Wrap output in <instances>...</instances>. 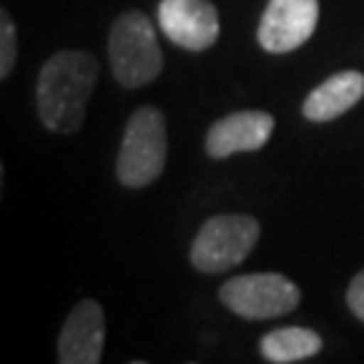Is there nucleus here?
<instances>
[{"instance_id": "nucleus-11", "label": "nucleus", "mask_w": 364, "mask_h": 364, "mask_svg": "<svg viewBox=\"0 0 364 364\" xmlns=\"http://www.w3.org/2000/svg\"><path fill=\"white\" fill-rule=\"evenodd\" d=\"M321 348H324L321 335H316L308 326H281L259 340L262 356L273 364L302 362V359L316 356Z\"/></svg>"}, {"instance_id": "nucleus-3", "label": "nucleus", "mask_w": 364, "mask_h": 364, "mask_svg": "<svg viewBox=\"0 0 364 364\" xmlns=\"http://www.w3.org/2000/svg\"><path fill=\"white\" fill-rule=\"evenodd\" d=\"M168 162V124L154 105H141L124 127L117 156V178L127 189H144L154 183Z\"/></svg>"}, {"instance_id": "nucleus-13", "label": "nucleus", "mask_w": 364, "mask_h": 364, "mask_svg": "<svg viewBox=\"0 0 364 364\" xmlns=\"http://www.w3.org/2000/svg\"><path fill=\"white\" fill-rule=\"evenodd\" d=\"M346 302H348V308H351L353 316H356L359 321H364V270H359V273L351 278L348 291H346Z\"/></svg>"}, {"instance_id": "nucleus-5", "label": "nucleus", "mask_w": 364, "mask_h": 364, "mask_svg": "<svg viewBox=\"0 0 364 364\" xmlns=\"http://www.w3.org/2000/svg\"><path fill=\"white\" fill-rule=\"evenodd\" d=\"M299 287L281 273H248L235 275L227 284H221L219 299L224 308L248 321L278 318L297 311Z\"/></svg>"}, {"instance_id": "nucleus-6", "label": "nucleus", "mask_w": 364, "mask_h": 364, "mask_svg": "<svg viewBox=\"0 0 364 364\" xmlns=\"http://www.w3.org/2000/svg\"><path fill=\"white\" fill-rule=\"evenodd\" d=\"M318 25V0H267L257 27L264 52L287 54L308 43Z\"/></svg>"}, {"instance_id": "nucleus-4", "label": "nucleus", "mask_w": 364, "mask_h": 364, "mask_svg": "<svg viewBox=\"0 0 364 364\" xmlns=\"http://www.w3.org/2000/svg\"><path fill=\"white\" fill-rule=\"evenodd\" d=\"M259 221L248 213H221L210 216L189 248L192 267L205 275L227 273L248 259L259 243Z\"/></svg>"}, {"instance_id": "nucleus-7", "label": "nucleus", "mask_w": 364, "mask_h": 364, "mask_svg": "<svg viewBox=\"0 0 364 364\" xmlns=\"http://www.w3.org/2000/svg\"><path fill=\"white\" fill-rule=\"evenodd\" d=\"M156 19L170 43L186 52H205L219 41V11L210 0H159Z\"/></svg>"}, {"instance_id": "nucleus-1", "label": "nucleus", "mask_w": 364, "mask_h": 364, "mask_svg": "<svg viewBox=\"0 0 364 364\" xmlns=\"http://www.w3.org/2000/svg\"><path fill=\"white\" fill-rule=\"evenodd\" d=\"M97 60L90 52H57L49 57L38 73L36 105L43 127L52 132H78L87 119L95 84H97Z\"/></svg>"}, {"instance_id": "nucleus-14", "label": "nucleus", "mask_w": 364, "mask_h": 364, "mask_svg": "<svg viewBox=\"0 0 364 364\" xmlns=\"http://www.w3.org/2000/svg\"><path fill=\"white\" fill-rule=\"evenodd\" d=\"M130 364H149V362H130Z\"/></svg>"}, {"instance_id": "nucleus-12", "label": "nucleus", "mask_w": 364, "mask_h": 364, "mask_svg": "<svg viewBox=\"0 0 364 364\" xmlns=\"http://www.w3.org/2000/svg\"><path fill=\"white\" fill-rule=\"evenodd\" d=\"M14 65H16V25L9 16V11H0V78L11 76Z\"/></svg>"}, {"instance_id": "nucleus-8", "label": "nucleus", "mask_w": 364, "mask_h": 364, "mask_svg": "<svg viewBox=\"0 0 364 364\" xmlns=\"http://www.w3.org/2000/svg\"><path fill=\"white\" fill-rule=\"evenodd\" d=\"M105 343V313L95 299H81L68 313L60 340L57 359L60 364H100Z\"/></svg>"}, {"instance_id": "nucleus-9", "label": "nucleus", "mask_w": 364, "mask_h": 364, "mask_svg": "<svg viewBox=\"0 0 364 364\" xmlns=\"http://www.w3.org/2000/svg\"><path fill=\"white\" fill-rule=\"evenodd\" d=\"M275 119L267 111H237L210 124L205 135V151L213 159H227L243 151H259L270 141Z\"/></svg>"}, {"instance_id": "nucleus-10", "label": "nucleus", "mask_w": 364, "mask_h": 364, "mask_svg": "<svg viewBox=\"0 0 364 364\" xmlns=\"http://www.w3.org/2000/svg\"><path fill=\"white\" fill-rule=\"evenodd\" d=\"M364 97V73L359 70H340L321 81L302 103V117L311 122H332L348 114Z\"/></svg>"}, {"instance_id": "nucleus-2", "label": "nucleus", "mask_w": 364, "mask_h": 364, "mask_svg": "<svg viewBox=\"0 0 364 364\" xmlns=\"http://www.w3.org/2000/svg\"><path fill=\"white\" fill-rule=\"evenodd\" d=\"M108 63L119 87L135 90L162 73V49L151 19L141 11L119 14L108 36Z\"/></svg>"}]
</instances>
